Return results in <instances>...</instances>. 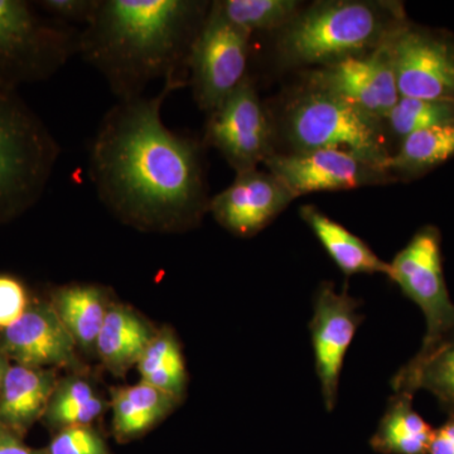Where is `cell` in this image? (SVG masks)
<instances>
[{
  "mask_svg": "<svg viewBox=\"0 0 454 454\" xmlns=\"http://www.w3.org/2000/svg\"><path fill=\"white\" fill-rule=\"evenodd\" d=\"M181 88L163 83L153 97L121 100L98 125L89 173L98 200L122 223L181 231L208 211L202 145L164 124L166 98Z\"/></svg>",
  "mask_w": 454,
  "mask_h": 454,
  "instance_id": "cell-1",
  "label": "cell"
},
{
  "mask_svg": "<svg viewBox=\"0 0 454 454\" xmlns=\"http://www.w3.org/2000/svg\"><path fill=\"white\" fill-rule=\"evenodd\" d=\"M210 5L196 0H100L77 53L121 100L152 82L188 85L187 59Z\"/></svg>",
  "mask_w": 454,
  "mask_h": 454,
  "instance_id": "cell-2",
  "label": "cell"
},
{
  "mask_svg": "<svg viewBox=\"0 0 454 454\" xmlns=\"http://www.w3.org/2000/svg\"><path fill=\"white\" fill-rule=\"evenodd\" d=\"M405 23L402 4L395 2L313 3L279 31L278 59L286 67H324L380 49Z\"/></svg>",
  "mask_w": 454,
  "mask_h": 454,
  "instance_id": "cell-3",
  "label": "cell"
},
{
  "mask_svg": "<svg viewBox=\"0 0 454 454\" xmlns=\"http://www.w3.org/2000/svg\"><path fill=\"white\" fill-rule=\"evenodd\" d=\"M282 127L293 153L340 149L382 169L391 155L384 121L315 86L309 85L286 106Z\"/></svg>",
  "mask_w": 454,
  "mask_h": 454,
  "instance_id": "cell-4",
  "label": "cell"
},
{
  "mask_svg": "<svg viewBox=\"0 0 454 454\" xmlns=\"http://www.w3.org/2000/svg\"><path fill=\"white\" fill-rule=\"evenodd\" d=\"M59 155V146L50 131L0 89V219L40 197Z\"/></svg>",
  "mask_w": 454,
  "mask_h": 454,
  "instance_id": "cell-5",
  "label": "cell"
},
{
  "mask_svg": "<svg viewBox=\"0 0 454 454\" xmlns=\"http://www.w3.org/2000/svg\"><path fill=\"white\" fill-rule=\"evenodd\" d=\"M389 279L422 310L427 333L417 356L422 357L450 342L454 334V303L442 265L441 234L424 226L389 262Z\"/></svg>",
  "mask_w": 454,
  "mask_h": 454,
  "instance_id": "cell-6",
  "label": "cell"
},
{
  "mask_svg": "<svg viewBox=\"0 0 454 454\" xmlns=\"http://www.w3.org/2000/svg\"><path fill=\"white\" fill-rule=\"evenodd\" d=\"M79 33L44 23L23 2L0 0V74L4 82L55 74L77 53Z\"/></svg>",
  "mask_w": 454,
  "mask_h": 454,
  "instance_id": "cell-7",
  "label": "cell"
},
{
  "mask_svg": "<svg viewBox=\"0 0 454 454\" xmlns=\"http://www.w3.org/2000/svg\"><path fill=\"white\" fill-rule=\"evenodd\" d=\"M250 35L211 3L187 59L188 85L203 112L216 109L247 76Z\"/></svg>",
  "mask_w": 454,
  "mask_h": 454,
  "instance_id": "cell-8",
  "label": "cell"
},
{
  "mask_svg": "<svg viewBox=\"0 0 454 454\" xmlns=\"http://www.w3.org/2000/svg\"><path fill=\"white\" fill-rule=\"evenodd\" d=\"M276 130L260 100L252 77L247 74L220 104L208 114L203 145L217 149L236 170L258 168L274 152Z\"/></svg>",
  "mask_w": 454,
  "mask_h": 454,
  "instance_id": "cell-9",
  "label": "cell"
},
{
  "mask_svg": "<svg viewBox=\"0 0 454 454\" xmlns=\"http://www.w3.org/2000/svg\"><path fill=\"white\" fill-rule=\"evenodd\" d=\"M400 98L454 104V38L405 23L387 42Z\"/></svg>",
  "mask_w": 454,
  "mask_h": 454,
  "instance_id": "cell-10",
  "label": "cell"
},
{
  "mask_svg": "<svg viewBox=\"0 0 454 454\" xmlns=\"http://www.w3.org/2000/svg\"><path fill=\"white\" fill-rule=\"evenodd\" d=\"M264 164L295 199L307 193L354 190L394 181L387 170L340 149L274 153Z\"/></svg>",
  "mask_w": 454,
  "mask_h": 454,
  "instance_id": "cell-11",
  "label": "cell"
},
{
  "mask_svg": "<svg viewBox=\"0 0 454 454\" xmlns=\"http://www.w3.org/2000/svg\"><path fill=\"white\" fill-rule=\"evenodd\" d=\"M360 306L361 301L351 297L348 288L337 292L334 284L324 282L317 289L309 331L316 372L327 411L336 408L346 354L364 321V316L358 313Z\"/></svg>",
  "mask_w": 454,
  "mask_h": 454,
  "instance_id": "cell-12",
  "label": "cell"
},
{
  "mask_svg": "<svg viewBox=\"0 0 454 454\" xmlns=\"http://www.w3.org/2000/svg\"><path fill=\"white\" fill-rule=\"evenodd\" d=\"M309 85L331 92L382 121L400 98L387 43L366 55L310 71Z\"/></svg>",
  "mask_w": 454,
  "mask_h": 454,
  "instance_id": "cell-13",
  "label": "cell"
},
{
  "mask_svg": "<svg viewBox=\"0 0 454 454\" xmlns=\"http://www.w3.org/2000/svg\"><path fill=\"white\" fill-rule=\"evenodd\" d=\"M77 345L52 304L37 301L0 333V351L20 365L40 369H82Z\"/></svg>",
  "mask_w": 454,
  "mask_h": 454,
  "instance_id": "cell-14",
  "label": "cell"
},
{
  "mask_svg": "<svg viewBox=\"0 0 454 454\" xmlns=\"http://www.w3.org/2000/svg\"><path fill=\"white\" fill-rule=\"evenodd\" d=\"M270 172L258 168L236 173L235 181L210 200L208 211L221 226L241 238L264 230L294 200Z\"/></svg>",
  "mask_w": 454,
  "mask_h": 454,
  "instance_id": "cell-15",
  "label": "cell"
},
{
  "mask_svg": "<svg viewBox=\"0 0 454 454\" xmlns=\"http://www.w3.org/2000/svg\"><path fill=\"white\" fill-rule=\"evenodd\" d=\"M57 381L53 369L13 364L0 391V424L18 438L43 418Z\"/></svg>",
  "mask_w": 454,
  "mask_h": 454,
  "instance_id": "cell-16",
  "label": "cell"
},
{
  "mask_svg": "<svg viewBox=\"0 0 454 454\" xmlns=\"http://www.w3.org/2000/svg\"><path fill=\"white\" fill-rule=\"evenodd\" d=\"M157 331L136 310L112 301L98 333L97 354L114 375L137 365Z\"/></svg>",
  "mask_w": 454,
  "mask_h": 454,
  "instance_id": "cell-17",
  "label": "cell"
},
{
  "mask_svg": "<svg viewBox=\"0 0 454 454\" xmlns=\"http://www.w3.org/2000/svg\"><path fill=\"white\" fill-rule=\"evenodd\" d=\"M51 304L77 348L88 354L97 352L98 333L112 304L106 289L92 284H70L52 293Z\"/></svg>",
  "mask_w": 454,
  "mask_h": 454,
  "instance_id": "cell-18",
  "label": "cell"
},
{
  "mask_svg": "<svg viewBox=\"0 0 454 454\" xmlns=\"http://www.w3.org/2000/svg\"><path fill=\"white\" fill-rule=\"evenodd\" d=\"M301 217L306 221L325 252L346 276L355 274H385L389 276V262H382L365 241L352 234L345 226L317 210L303 206Z\"/></svg>",
  "mask_w": 454,
  "mask_h": 454,
  "instance_id": "cell-19",
  "label": "cell"
},
{
  "mask_svg": "<svg viewBox=\"0 0 454 454\" xmlns=\"http://www.w3.org/2000/svg\"><path fill=\"white\" fill-rule=\"evenodd\" d=\"M414 394L395 391L370 444L381 454H428L434 429L418 414Z\"/></svg>",
  "mask_w": 454,
  "mask_h": 454,
  "instance_id": "cell-20",
  "label": "cell"
},
{
  "mask_svg": "<svg viewBox=\"0 0 454 454\" xmlns=\"http://www.w3.org/2000/svg\"><path fill=\"white\" fill-rule=\"evenodd\" d=\"M110 394L114 434L119 442L145 434L162 422L178 403L175 397L143 381L131 387H114Z\"/></svg>",
  "mask_w": 454,
  "mask_h": 454,
  "instance_id": "cell-21",
  "label": "cell"
},
{
  "mask_svg": "<svg viewBox=\"0 0 454 454\" xmlns=\"http://www.w3.org/2000/svg\"><path fill=\"white\" fill-rule=\"evenodd\" d=\"M394 391L427 390L448 415H454V343L439 346L426 356H415L393 379Z\"/></svg>",
  "mask_w": 454,
  "mask_h": 454,
  "instance_id": "cell-22",
  "label": "cell"
},
{
  "mask_svg": "<svg viewBox=\"0 0 454 454\" xmlns=\"http://www.w3.org/2000/svg\"><path fill=\"white\" fill-rule=\"evenodd\" d=\"M454 157V122L415 131L402 139L399 151L391 154L384 169L396 177H415Z\"/></svg>",
  "mask_w": 454,
  "mask_h": 454,
  "instance_id": "cell-23",
  "label": "cell"
},
{
  "mask_svg": "<svg viewBox=\"0 0 454 454\" xmlns=\"http://www.w3.org/2000/svg\"><path fill=\"white\" fill-rule=\"evenodd\" d=\"M107 406L106 400L100 396L88 379L74 373L57 381L43 419L59 430L90 426L104 414Z\"/></svg>",
  "mask_w": 454,
  "mask_h": 454,
  "instance_id": "cell-24",
  "label": "cell"
},
{
  "mask_svg": "<svg viewBox=\"0 0 454 454\" xmlns=\"http://www.w3.org/2000/svg\"><path fill=\"white\" fill-rule=\"evenodd\" d=\"M140 381L179 400L186 391L187 373L181 345L169 328L157 331L138 364Z\"/></svg>",
  "mask_w": 454,
  "mask_h": 454,
  "instance_id": "cell-25",
  "label": "cell"
},
{
  "mask_svg": "<svg viewBox=\"0 0 454 454\" xmlns=\"http://www.w3.org/2000/svg\"><path fill=\"white\" fill-rule=\"evenodd\" d=\"M214 4L229 22L250 35L282 31L301 11L295 0H223Z\"/></svg>",
  "mask_w": 454,
  "mask_h": 454,
  "instance_id": "cell-26",
  "label": "cell"
},
{
  "mask_svg": "<svg viewBox=\"0 0 454 454\" xmlns=\"http://www.w3.org/2000/svg\"><path fill=\"white\" fill-rule=\"evenodd\" d=\"M385 121L396 137L404 139L415 131L454 122V104L400 98Z\"/></svg>",
  "mask_w": 454,
  "mask_h": 454,
  "instance_id": "cell-27",
  "label": "cell"
},
{
  "mask_svg": "<svg viewBox=\"0 0 454 454\" xmlns=\"http://www.w3.org/2000/svg\"><path fill=\"white\" fill-rule=\"evenodd\" d=\"M44 450L47 454H110L104 438L90 426L59 429Z\"/></svg>",
  "mask_w": 454,
  "mask_h": 454,
  "instance_id": "cell-28",
  "label": "cell"
},
{
  "mask_svg": "<svg viewBox=\"0 0 454 454\" xmlns=\"http://www.w3.org/2000/svg\"><path fill=\"white\" fill-rule=\"evenodd\" d=\"M28 293L16 278L0 276V330L14 324L28 309Z\"/></svg>",
  "mask_w": 454,
  "mask_h": 454,
  "instance_id": "cell-29",
  "label": "cell"
},
{
  "mask_svg": "<svg viewBox=\"0 0 454 454\" xmlns=\"http://www.w3.org/2000/svg\"><path fill=\"white\" fill-rule=\"evenodd\" d=\"M100 0H47L42 7L61 22L88 25L97 12Z\"/></svg>",
  "mask_w": 454,
  "mask_h": 454,
  "instance_id": "cell-30",
  "label": "cell"
},
{
  "mask_svg": "<svg viewBox=\"0 0 454 454\" xmlns=\"http://www.w3.org/2000/svg\"><path fill=\"white\" fill-rule=\"evenodd\" d=\"M428 454H454V415H448L447 422L434 429Z\"/></svg>",
  "mask_w": 454,
  "mask_h": 454,
  "instance_id": "cell-31",
  "label": "cell"
},
{
  "mask_svg": "<svg viewBox=\"0 0 454 454\" xmlns=\"http://www.w3.org/2000/svg\"><path fill=\"white\" fill-rule=\"evenodd\" d=\"M0 454H47L46 450H33L27 447L18 438L17 435H9L2 444H0Z\"/></svg>",
  "mask_w": 454,
  "mask_h": 454,
  "instance_id": "cell-32",
  "label": "cell"
},
{
  "mask_svg": "<svg viewBox=\"0 0 454 454\" xmlns=\"http://www.w3.org/2000/svg\"><path fill=\"white\" fill-rule=\"evenodd\" d=\"M9 367H11V361L0 351V391H2L3 384H4Z\"/></svg>",
  "mask_w": 454,
  "mask_h": 454,
  "instance_id": "cell-33",
  "label": "cell"
},
{
  "mask_svg": "<svg viewBox=\"0 0 454 454\" xmlns=\"http://www.w3.org/2000/svg\"><path fill=\"white\" fill-rule=\"evenodd\" d=\"M9 435H12V433L8 432V430L5 429L4 427L2 426V424H0V444H2L3 442H4L5 439L9 437Z\"/></svg>",
  "mask_w": 454,
  "mask_h": 454,
  "instance_id": "cell-34",
  "label": "cell"
},
{
  "mask_svg": "<svg viewBox=\"0 0 454 454\" xmlns=\"http://www.w3.org/2000/svg\"><path fill=\"white\" fill-rule=\"evenodd\" d=\"M447 343H454V334H453L452 339H450V342H447ZM444 345H446V343H444Z\"/></svg>",
  "mask_w": 454,
  "mask_h": 454,
  "instance_id": "cell-35",
  "label": "cell"
}]
</instances>
